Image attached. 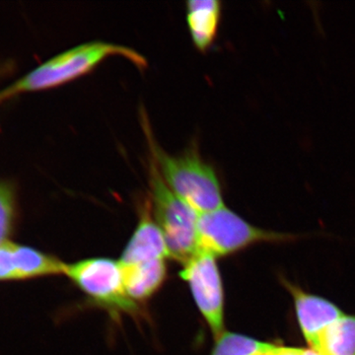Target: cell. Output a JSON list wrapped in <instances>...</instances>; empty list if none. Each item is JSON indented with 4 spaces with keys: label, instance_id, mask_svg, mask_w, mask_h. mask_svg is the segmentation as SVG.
Returning <instances> with one entry per match:
<instances>
[{
    "label": "cell",
    "instance_id": "6da1fadb",
    "mask_svg": "<svg viewBox=\"0 0 355 355\" xmlns=\"http://www.w3.org/2000/svg\"><path fill=\"white\" fill-rule=\"evenodd\" d=\"M142 128L150 149L151 160L161 177L175 193L198 214L225 207L220 181L216 170L205 162L195 147L179 155L166 153L154 137L146 114L141 116Z\"/></svg>",
    "mask_w": 355,
    "mask_h": 355
},
{
    "label": "cell",
    "instance_id": "7a4b0ae2",
    "mask_svg": "<svg viewBox=\"0 0 355 355\" xmlns=\"http://www.w3.org/2000/svg\"><path fill=\"white\" fill-rule=\"evenodd\" d=\"M114 57L125 58L139 69L147 67L146 58L133 49L108 42H89L60 53L40 65L6 89L0 97L58 87L90 73L105 60Z\"/></svg>",
    "mask_w": 355,
    "mask_h": 355
},
{
    "label": "cell",
    "instance_id": "3957f363",
    "mask_svg": "<svg viewBox=\"0 0 355 355\" xmlns=\"http://www.w3.org/2000/svg\"><path fill=\"white\" fill-rule=\"evenodd\" d=\"M148 184L151 211L164 235L170 259L184 265L198 251L200 214L168 187L151 158Z\"/></svg>",
    "mask_w": 355,
    "mask_h": 355
},
{
    "label": "cell",
    "instance_id": "277c9868",
    "mask_svg": "<svg viewBox=\"0 0 355 355\" xmlns=\"http://www.w3.org/2000/svg\"><path fill=\"white\" fill-rule=\"evenodd\" d=\"M64 275L90 302L113 316L139 313L141 306L125 292L120 261L105 257L84 259L67 263Z\"/></svg>",
    "mask_w": 355,
    "mask_h": 355
},
{
    "label": "cell",
    "instance_id": "5b68a950",
    "mask_svg": "<svg viewBox=\"0 0 355 355\" xmlns=\"http://www.w3.org/2000/svg\"><path fill=\"white\" fill-rule=\"evenodd\" d=\"M294 236L256 227L233 210L224 207L200 214L198 252L219 258L261 242H286Z\"/></svg>",
    "mask_w": 355,
    "mask_h": 355
},
{
    "label": "cell",
    "instance_id": "8992f818",
    "mask_svg": "<svg viewBox=\"0 0 355 355\" xmlns=\"http://www.w3.org/2000/svg\"><path fill=\"white\" fill-rule=\"evenodd\" d=\"M216 260L211 254L198 252L182 265L179 273L214 338L225 331L223 284Z\"/></svg>",
    "mask_w": 355,
    "mask_h": 355
},
{
    "label": "cell",
    "instance_id": "52a82bcc",
    "mask_svg": "<svg viewBox=\"0 0 355 355\" xmlns=\"http://www.w3.org/2000/svg\"><path fill=\"white\" fill-rule=\"evenodd\" d=\"M170 259L164 235L154 219L150 202L144 200L139 207V222L123 253L121 265Z\"/></svg>",
    "mask_w": 355,
    "mask_h": 355
},
{
    "label": "cell",
    "instance_id": "ba28073f",
    "mask_svg": "<svg viewBox=\"0 0 355 355\" xmlns=\"http://www.w3.org/2000/svg\"><path fill=\"white\" fill-rule=\"evenodd\" d=\"M286 286L293 296L299 326L306 342L310 349L317 352L324 331L345 314L338 306L327 299L306 293L288 282H286Z\"/></svg>",
    "mask_w": 355,
    "mask_h": 355
},
{
    "label": "cell",
    "instance_id": "9c48e42d",
    "mask_svg": "<svg viewBox=\"0 0 355 355\" xmlns=\"http://www.w3.org/2000/svg\"><path fill=\"white\" fill-rule=\"evenodd\" d=\"M121 266L125 292L130 300L139 306L155 295L167 279V260Z\"/></svg>",
    "mask_w": 355,
    "mask_h": 355
},
{
    "label": "cell",
    "instance_id": "30bf717a",
    "mask_svg": "<svg viewBox=\"0 0 355 355\" xmlns=\"http://www.w3.org/2000/svg\"><path fill=\"white\" fill-rule=\"evenodd\" d=\"M187 24L191 41L200 53H205L216 41L220 26L222 7L217 0L187 2Z\"/></svg>",
    "mask_w": 355,
    "mask_h": 355
},
{
    "label": "cell",
    "instance_id": "8fae6325",
    "mask_svg": "<svg viewBox=\"0 0 355 355\" xmlns=\"http://www.w3.org/2000/svg\"><path fill=\"white\" fill-rule=\"evenodd\" d=\"M12 258L16 280L64 275L67 268V263L51 254L15 243H12Z\"/></svg>",
    "mask_w": 355,
    "mask_h": 355
},
{
    "label": "cell",
    "instance_id": "7c38bea8",
    "mask_svg": "<svg viewBox=\"0 0 355 355\" xmlns=\"http://www.w3.org/2000/svg\"><path fill=\"white\" fill-rule=\"evenodd\" d=\"M317 352L322 355H355V315H343L329 326Z\"/></svg>",
    "mask_w": 355,
    "mask_h": 355
},
{
    "label": "cell",
    "instance_id": "4fadbf2b",
    "mask_svg": "<svg viewBox=\"0 0 355 355\" xmlns=\"http://www.w3.org/2000/svg\"><path fill=\"white\" fill-rule=\"evenodd\" d=\"M266 343L251 336L225 331L216 338L210 355H251Z\"/></svg>",
    "mask_w": 355,
    "mask_h": 355
},
{
    "label": "cell",
    "instance_id": "5bb4252c",
    "mask_svg": "<svg viewBox=\"0 0 355 355\" xmlns=\"http://www.w3.org/2000/svg\"><path fill=\"white\" fill-rule=\"evenodd\" d=\"M13 216L12 191L6 184H0V246L8 241L7 236L12 227Z\"/></svg>",
    "mask_w": 355,
    "mask_h": 355
},
{
    "label": "cell",
    "instance_id": "9a60e30c",
    "mask_svg": "<svg viewBox=\"0 0 355 355\" xmlns=\"http://www.w3.org/2000/svg\"><path fill=\"white\" fill-rule=\"evenodd\" d=\"M15 279L12 258V242L7 241L0 246V280Z\"/></svg>",
    "mask_w": 355,
    "mask_h": 355
},
{
    "label": "cell",
    "instance_id": "2e32d148",
    "mask_svg": "<svg viewBox=\"0 0 355 355\" xmlns=\"http://www.w3.org/2000/svg\"><path fill=\"white\" fill-rule=\"evenodd\" d=\"M302 349H296V347H275V355H302Z\"/></svg>",
    "mask_w": 355,
    "mask_h": 355
},
{
    "label": "cell",
    "instance_id": "e0dca14e",
    "mask_svg": "<svg viewBox=\"0 0 355 355\" xmlns=\"http://www.w3.org/2000/svg\"><path fill=\"white\" fill-rule=\"evenodd\" d=\"M275 347H277V345L266 343L261 349L257 350L251 355H275Z\"/></svg>",
    "mask_w": 355,
    "mask_h": 355
},
{
    "label": "cell",
    "instance_id": "ac0fdd59",
    "mask_svg": "<svg viewBox=\"0 0 355 355\" xmlns=\"http://www.w3.org/2000/svg\"><path fill=\"white\" fill-rule=\"evenodd\" d=\"M302 355H322L320 352L312 349H303Z\"/></svg>",
    "mask_w": 355,
    "mask_h": 355
}]
</instances>
